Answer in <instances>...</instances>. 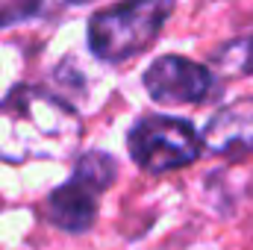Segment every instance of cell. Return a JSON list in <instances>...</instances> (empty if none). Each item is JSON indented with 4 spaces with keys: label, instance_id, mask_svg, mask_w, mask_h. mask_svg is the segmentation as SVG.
Wrapping results in <instances>:
<instances>
[{
    "label": "cell",
    "instance_id": "cell-1",
    "mask_svg": "<svg viewBox=\"0 0 253 250\" xmlns=\"http://www.w3.org/2000/svg\"><path fill=\"white\" fill-rule=\"evenodd\" d=\"M80 141V118L56 94L18 85L0 100V159H65Z\"/></svg>",
    "mask_w": 253,
    "mask_h": 250
},
{
    "label": "cell",
    "instance_id": "cell-2",
    "mask_svg": "<svg viewBox=\"0 0 253 250\" xmlns=\"http://www.w3.org/2000/svg\"><path fill=\"white\" fill-rule=\"evenodd\" d=\"M177 0H121L88 21V47L103 62H126L147 50Z\"/></svg>",
    "mask_w": 253,
    "mask_h": 250
},
{
    "label": "cell",
    "instance_id": "cell-3",
    "mask_svg": "<svg viewBox=\"0 0 253 250\" xmlns=\"http://www.w3.org/2000/svg\"><path fill=\"white\" fill-rule=\"evenodd\" d=\"M129 156L138 162V168L150 174H165L174 168H186L200 153V138L194 126L183 118H168V115H147L135 121L129 135Z\"/></svg>",
    "mask_w": 253,
    "mask_h": 250
},
{
    "label": "cell",
    "instance_id": "cell-4",
    "mask_svg": "<svg viewBox=\"0 0 253 250\" xmlns=\"http://www.w3.org/2000/svg\"><path fill=\"white\" fill-rule=\"evenodd\" d=\"M112 180H115V162L106 153L94 150V153L80 156L74 168V180L50 191L47 218L68 233L88 230L97 215V197L109 188Z\"/></svg>",
    "mask_w": 253,
    "mask_h": 250
},
{
    "label": "cell",
    "instance_id": "cell-5",
    "mask_svg": "<svg viewBox=\"0 0 253 250\" xmlns=\"http://www.w3.org/2000/svg\"><path fill=\"white\" fill-rule=\"evenodd\" d=\"M144 88L162 106L203 103L215 88V77L200 62L183 56H162L144 71Z\"/></svg>",
    "mask_w": 253,
    "mask_h": 250
},
{
    "label": "cell",
    "instance_id": "cell-6",
    "mask_svg": "<svg viewBox=\"0 0 253 250\" xmlns=\"http://www.w3.org/2000/svg\"><path fill=\"white\" fill-rule=\"evenodd\" d=\"M209 153L224 159H242L253 153V97L236 100L212 115V121L203 129V138Z\"/></svg>",
    "mask_w": 253,
    "mask_h": 250
},
{
    "label": "cell",
    "instance_id": "cell-7",
    "mask_svg": "<svg viewBox=\"0 0 253 250\" xmlns=\"http://www.w3.org/2000/svg\"><path fill=\"white\" fill-rule=\"evenodd\" d=\"M83 0H6L0 6V27L27 21V18H42V15H56L65 6H77Z\"/></svg>",
    "mask_w": 253,
    "mask_h": 250
},
{
    "label": "cell",
    "instance_id": "cell-8",
    "mask_svg": "<svg viewBox=\"0 0 253 250\" xmlns=\"http://www.w3.org/2000/svg\"><path fill=\"white\" fill-rule=\"evenodd\" d=\"M218 68H224L227 74H251L253 71V39L230 44L224 53H218Z\"/></svg>",
    "mask_w": 253,
    "mask_h": 250
}]
</instances>
